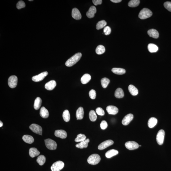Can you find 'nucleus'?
Segmentation results:
<instances>
[{
  "mask_svg": "<svg viewBox=\"0 0 171 171\" xmlns=\"http://www.w3.org/2000/svg\"><path fill=\"white\" fill-rule=\"evenodd\" d=\"M147 33L149 36L151 37L158 39L159 37V33L158 31L154 29H151L148 31Z\"/></svg>",
  "mask_w": 171,
  "mask_h": 171,
  "instance_id": "20",
  "label": "nucleus"
},
{
  "mask_svg": "<svg viewBox=\"0 0 171 171\" xmlns=\"http://www.w3.org/2000/svg\"><path fill=\"white\" fill-rule=\"evenodd\" d=\"M89 118L92 121L94 122L97 119V116L96 114L95 111L93 110H91L89 113Z\"/></svg>",
  "mask_w": 171,
  "mask_h": 171,
  "instance_id": "33",
  "label": "nucleus"
},
{
  "mask_svg": "<svg viewBox=\"0 0 171 171\" xmlns=\"http://www.w3.org/2000/svg\"><path fill=\"white\" fill-rule=\"evenodd\" d=\"M23 140L27 143L31 144L34 142V139L33 137L29 135H25L22 137Z\"/></svg>",
  "mask_w": 171,
  "mask_h": 171,
  "instance_id": "25",
  "label": "nucleus"
},
{
  "mask_svg": "<svg viewBox=\"0 0 171 171\" xmlns=\"http://www.w3.org/2000/svg\"><path fill=\"white\" fill-rule=\"evenodd\" d=\"M165 136V131L163 130H160L158 132L156 137V140L159 145H162L163 144Z\"/></svg>",
  "mask_w": 171,
  "mask_h": 171,
  "instance_id": "6",
  "label": "nucleus"
},
{
  "mask_svg": "<svg viewBox=\"0 0 171 171\" xmlns=\"http://www.w3.org/2000/svg\"><path fill=\"white\" fill-rule=\"evenodd\" d=\"M107 24V22L105 20H102L100 21L97 24L96 28L97 30H99L105 27Z\"/></svg>",
  "mask_w": 171,
  "mask_h": 171,
  "instance_id": "36",
  "label": "nucleus"
},
{
  "mask_svg": "<svg viewBox=\"0 0 171 171\" xmlns=\"http://www.w3.org/2000/svg\"><path fill=\"white\" fill-rule=\"evenodd\" d=\"M82 56L80 53H78L69 59L66 62L65 65L68 67H72L80 60Z\"/></svg>",
  "mask_w": 171,
  "mask_h": 171,
  "instance_id": "1",
  "label": "nucleus"
},
{
  "mask_svg": "<svg viewBox=\"0 0 171 171\" xmlns=\"http://www.w3.org/2000/svg\"><path fill=\"white\" fill-rule=\"evenodd\" d=\"M118 153V151L117 150L111 149L107 151L105 154V156L107 158H110L117 155Z\"/></svg>",
  "mask_w": 171,
  "mask_h": 171,
  "instance_id": "21",
  "label": "nucleus"
},
{
  "mask_svg": "<svg viewBox=\"0 0 171 171\" xmlns=\"http://www.w3.org/2000/svg\"><path fill=\"white\" fill-rule=\"evenodd\" d=\"M104 33L106 35H108L111 33V28L108 26L105 27L104 29Z\"/></svg>",
  "mask_w": 171,
  "mask_h": 171,
  "instance_id": "43",
  "label": "nucleus"
},
{
  "mask_svg": "<svg viewBox=\"0 0 171 171\" xmlns=\"http://www.w3.org/2000/svg\"><path fill=\"white\" fill-rule=\"evenodd\" d=\"M72 16L74 19L79 20L81 19V15L78 9L74 8L72 10Z\"/></svg>",
  "mask_w": 171,
  "mask_h": 171,
  "instance_id": "14",
  "label": "nucleus"
},
{
  "mask_svg": "<svg viewBox=\"0 0 171 171\" xmlns=\"http://www.w3.org/2000/svg\"><path fill=\"white\" fill-rule=\"evenodd\" d=\"M56 85V81L54 80H51L46 83L45 87L47 90H52L55 88Z\"/></svg>",
  "mask_w": 171,
  "mask_h": 171,
  "instance_id": "17",
  "label": "nucleus"
},
{
  "mask_svg": "<svg viewBox=\"0 0 171 171\" xmlns=\"http://www.w3.org/2000/svg\"><path fill=\"white\" fill-rule=\"evenodd\" d=\"M133 118V115L132 114H128L123 118L122 121L123 125H128Z\"/></svg>",
  "mask_w": 171,
  "mask_h": 171,
  "instance_id": "12",
  "label": "nucleus"
},
{
  "mask_svg": "<svg viewBox=\"0 0 171 171\" xmlns=\"http://www.w3.org/2000/svg\"><path fill=\"white\" fill-rule=\"evenodd\" d=\"M105 51V49L102 45H99L97 47L96 49V52L97 54L101 55L103 54Z\"/></svg>",
  "mask_w": 171,
  "mask_h": 171,
  "instance_id": "34",
  "label": "nucleus"
},
{
  "mask_svg": "<svg viewBox=\"0 0 171 171\" xmlns=\"http://www.w3.org/2000/svg\"><path fill=\"white\" fill-rule=\"evenodd\" d=\"M63 117L64 121L66 122H69L70 120V112L68 110H65L63 111Z\"/></svg>",
  "mask_w": 171,
  "mask_h": 171,
  "instance_id": "32",
  "label": "nucleus"
},
{
  "mask_svg": "<svg viewBox=\"0 0 171 171\" xmlns=\"http://www.w3.org/2000/svg\"><path fill=\"white\" fill-rule=\"evenodd\" d=\"M165 8L169 12H171V2L167 1L164 4Z\"/></svg>",
  "mask_w": 171,
  "mask_h": 171,
  "instance_id": "44",
  "label": "nucleus"
},
{
  "mask_svg": "<svg viewBox=\"0 0 171 171\" xmlns=\"http://www.w3.org/2000/svg\"><path fill=\"white\" fill-rule=\"evenodd\" d=\"M47 72H44L38 75L34 76L32 77V79L35 82H39L43 80L48 75Z\"/></svg>",
  "mask_w": 171,
  "mask_h": 171,
  "instance_id": "10",
  "label": "nucleus"
},
{
  "mask_svg": "<svg viewBox=\"0 0 171 171\" xmlns=\"http://www.w3.org/2000/svg\"><path fill=\"white\" fill-rule=\"evenodd\" d=\"M148 49L151 53H154L157 51L159 49L156 45L153 43H150L148 45Z\"/></svg>",
  "mask_w": 171,
  "mask_h": 171,
  "instance_id": "31",
  "label": "nucleus"
},
{
  "mask_svg": "<svg viewBox=\"0 0 171 171\" xmlns=\"http://www.w3.org/2000/svg\"><path fill=\"white\" fill-rule=\"evenodd\" d=\"M96 112L99 115L103 116L105 114L104 110L101 107H98L96 109Z\"/></svg>",
  "mask_w": 171,
  "mask_h": 171,
  "instance_id": "41",
  "label": "nucleus"
},
{
  "mask_svg": "<svg viewBox=\"0 0 171 171\" xmlns=\"http://www.w3.org/2000/svg\"><path fill=\"white\" fill-rule=\"evenodd\" d=\"M125 146L127 149L130 150L138 149L139 147L137 142L133 141H128L125 143Z\"/></svg>",
  "mask_w": 171,
  "mask_h": 171,
  "instance_id": "9",
  "label": "nucleus"
},
{
  "mask_svg": "<svg viewBox=\"0 0 171 171\" xmlns=\"http://www.w3.org/2000/svg\"><path fill=\"white\" fill-rule=\"evenodd\" d=\"M89 96L92 99H94L96 98V93L95 90H92L89 92Z\"/></svg>",
  "mask_w": 171,
  "mask_h": 171,
  "instance_id": "42",
  "label": "nucleus"
},
{
  "mask_svg": "<svg viewBox=\"0 0 171 171\" xmlns=\"http://www.w3.org/2000/svg\"><path fill=\"white\" fill-rule=\"evenodd\" d=\"M42 101L40 97H37L35 99L34 103V107L35 110L39 109L41 105Z\"/></svg>",
  "mask_w": 171,
  "mask_h": 171,
  "instance_id": "29",
  "label": "nucleus"
},
{
  "mask_svg": "<svg viewBox=\"0 0 171 171\" xmlns=\"http://www.w3.org/2000/svg\"><path fill=\"white\" fill-rule=\"evenodd\" d=\"M40 114L41 116L43 118H47L49 116V113L48 110L44 107H42L40 110Z\"/></svg>",
  "mask_w": 171,
  "mask_h": 171,
  "instance_id": "24",
  "label": "nucleus"
},
{
  "mask_svg": "<svg viewBox=\"0 0 171 171\" xmlns=\"http://www.w3.org/2000/svg\"><path fill=\"white\" fill-rule=\"evenodd\" d=\"M90 141V139L88 138L82 142H80L79 143L76 144V146L77 148L80 149L87 148L88 147V143Z\"/></svg>",
  "mask_w": 171,
  "mask_h": 171,
  "instance_id": "19",
  "label": "nucleus"
},
{
  "mask_svg": "<svg viewBox=\"0 0 171 171\" xmlns=\"http://www.w3.org/2000/svg\"><path fill=\"white\" fill-rule=\"evenodd\" d=\"M100 126L102 129L105 130L107 128L108 126V124L105 121H101V124H100Z\"/></svg>",
  "mask_w": 171,
  "mask_h": 171,
  "instance_id": "45",
  "label": "nucleus"
},
{
  "mask_svg": "<svg viewBox=\"0 0 171 171\" xmlns=\"http://www.w3.org/2000/svg\"><path fill=\"white\" fill-rule=\"evenodd\" d=\"M64 164L62 161H59L54 162L51 167L52 171H60L64 167Z\"/></svg>",
  "mask_w": 171,
  "mask_h": 171,
  "instance_id": "4",
  "label": "nucleus"
},
{
  "mask_svg": "<svg viewBox=\"0 0 171 171\" xmlns=\"http://www.w3.org/2000/svg\"><path fill=\"white\" fill-rule=\"evenodd\" d=\"M86 138V137L84 134H80L77 135L75 140L76 142H80L85 140Z\"/></svg>",
  "mask_w": 171,
  "mask_h": 171,
  "instance_id": "39",
  "label": "nucleus"
},
{
  "mask_svg": "<svg viewBox=\"0 0 171 171\" xmlns=\"http://www.w3.org/2000/svg\"><path fill=\"white\" fill-rule=\"evenodd\" d=\"M29 128L35 133L39 135H42V129L40 126L36 124H33L29 126Z\"/></svg>",
  "mask_w": 171,
  "mask_h": 171,
  "instance_id": "8",
  "label": "nucleus"
},
{
  "mask_svg": "<svg viewBox=\"0 0 171 171\" xmlns=\"http://www.w3.org/2000/svg\"><path fill=\"white\" fill-rule=\"evenodd\" d=\"M25 4L24 1H20L18 2L16 5L17 8L18 9H20L22 8H25Z\"/></svg>",
  "mask_w": 171,
  "mask_h": 171,
  "instance_id": "40",
  "label": "nucleus"
},
{
  "mask_svg": "<svg viewBox=\"0 0 171 171\" xmlns=\"http://www.w3.org/2000/svg\"><path fill=\"white\" fill-rule=\"evenodd\" d=\"M109 79L107 78H104L101 80V83L102 86L103 88H106L108 85L110 83Z\"/></svg>",
  "mask_w": 171,
  "mask_h": 171,
  "instance_id": "38",
  "label": "nucleus"
},
{
  "mask_svg": "<svg viewBox=\"0 0 171 171\" xmlns=\"http://www.w3.org/2000/svg\"><path fill=\"white\" fill-rule=\"evenodd\" d=\"M91 79V76L88 73L83 75L81 78V83L83 84H86L88 83Z\"/></svg>",
  "mask_w": 171,
  "mask_h": 171,
  "instance_id": "22",
  "label": "nucleus"
},
{
  "mask_svg": "<svg viewBox=\"0 0 171 171\" xmlns=\"http://www.w3.org/2000/svg\"><path fill=\"white\" fill-rule=\"evenodd\" d=\"M18 78L15 76L10 77L8 80V84L11 88H14L16 87L18 83Z\"/></svg>",
  "mask_w": 171,
  "mask_h": 171,
  "instance_id": "7",
  "label": "nucleus"
},
{
  "mask_svg": "<svg viewBox=\"0 0 171 171\" xmlns=\"http://www.w3.org/2000/svg\"><path fill=\"white\" fill-rule=\"evenodd\" d=\"M114 143V142L111 140H108L102 143L98 147V149L99 150H103L105 149L107 147L111 146Z\"/></svg>",
  "mask_w": 171,
  "mask_h": 171,
  "instance_id": "11",
  "label": "nucleus"
},
{
  "mask_svg": "<svg viewBox=\"0 0 171 171\" xmlns=\"http://www.w3.org/2000/svg\"><path fill=\"white\" fill-rule=\"evenodd\" d=\"M101 158L98 154H94L90 155L87 159L88 163L90 165H96L98 164L101 161Z\"/></svg>",
  "mask_w": 171,
  "mask_h": 171,
  "instance_id": "3",
  "label": "nucleus"
},
{
  "mask_svg": "<svg viewBox=\"0 0 171 171\" xmlns=\"http://www.w3.org/2000/svg\"><path fill=\"white\" fill-rule=\"evenodd\" d=\"M140 1L139 0H131L128 3V5L131 8H135L139 5Z\"/></svg>",
  "mask_w": 171,
  "mask_h": 171,
  "instance_id": "37",
  "label": "nucleus"
},
{
  "mask_svg": "<svg viewBox=\"0 0 171 171\" xmlns=\"http://www.w3.org/2000/svg\"><path fill=\"white\" fill-rule=\"evenodd\" d=\"M3 125V123L2 121H0V127H2Z\"/></svg>",
  "mask_w": 171,
  "mask_h": 171,
  "instance_id": "48",
  "label": "nucleus"
},
{
  "mask_svg": "<svg viewBox=\"0 0 171 171\" xmlns=\"http://www.w3.org/2000/svg\"><path fill=\"white\" fill-rule=\"evenodd\" d=\"M106 110L109 114L112 115H115L118 111V109L114 106H108L107 107Z\"/></svg>",
  "mask_w": 171,
  "mask_h": 171,
  "instance_id": "15",
  "label": "nucleus"
},
{
  "mask_svg": "<svg viewBox=\"0 0 171 171\" xmlns=\"http://www.w3.org/2000/svg\"><path fill=\"white\" fill-rule=\"evenodd\" d=\"M55 135L57 137L64 139L67 137V133L64 130H58L55 131Z\"/></svg>",
  "mask_w": 171,
  "mask_h": 171,
  "instance_id": "13",
  "label": "nucleus"
},
{
  "mask_svg": "<svg viewBox=\"0 0 171 171\" xmlns=\"http://www.w3.org/2000/svg\"><path fill=\"white\" fill-rule=\"evenodd\" d=\"M128 90L130 94L132 95H137L138 94V89L132 85H130L129 86Z\"/></svg>",
  "mask_w": 171,
  "mask_h": 171,
  "instance_id": "26",
  "label": "nucleus"
},
{
  "mask_svg": "<svg viewBox=\"0 0 171 171\" xmlns=\"http://www.w3.org/2000/svg\"><path fill=\"white\" fill-rule=\"evenodd\" d=\"M29 155L31 157L33 158L39 156L40 153L38 149L35 148H31L29 150Z\"/></svg>",
  "mask_w": 171,
  "mask_h": 171,
  "instance_id": "23",
  "label": "nucleus"
},
{
  "mask_svg": "<svg viewBox=\"0 0 171 171\" xmlns=\"http://www.w3.org/2000/svg\"><path fill=\"white\" fill-rule=\"evenodd\" d=\"M152 15V13L148 8H144L140 12L138 17L141 19H145L150 17Z\"/></svg>",
  "mask_w": 171,
  "mask_h": 171,
  "instance_id": "2",
  "label": "nucleus"
},
{
  "mask_svg": "<svg viewBox=\"0 0 171 171\" xmlns=\"http://www.w3.org/2000/svg\"><path fill=\"white\" fill-rule=\"evenodd\" d=\"M92 1L93 4L95 5H101L102 2V0H93Z\"/></svg>",
  "mask_w": 171,
  "mask_h": 171,
  "instance_id": "46",
  "label": "nucleus"
},
{
  "mask_svg": "<svg viewBox=\"0 0 171 171\" xmlns=\"http://www.w3.org/2000/svg\"><path fill=\"white\" fill-rule=\"evenodd\" d=\"M96 9L95 6H92L90 7L88 11H87L86 15L89 18H94V16L96 12Z\"/></svg>",
  "mask_w": 171,
  "mask_h": 171,
  "instance_id": "16",
  "label": "nucleus"
},
{
  "mask_svg": "<svg viewBox=\"0 0 171 171\" xmlns=\"http://www.w3.org/2000/svg\"><path fill=\"white\" fill-rule=\"evenodd\" d=\"M84 111L83 107H80L78 109L76 112V116L77 120L83 119L84 116Z\"/></svg>",
  "mask_w": 171,
  "mask_h": 171,
  "instance_id": "18",
  "label": "nucleus"
},
{
  "mask_svg": "<svg viewBox=\"0 0 171 171\" xmlns=\"http://www.w3.org/2000/svg\"><path fill=\"white\" fill-rule=\"evenodd\" d=\"M139 146H141V145H139Z\"/></svg>",
  "mask_w": 171,
  "mask_h": 171,
  "instance_id": "50",
  "label": "nucleus"
},
{
  "mask_svg": "<svg viewBox=\"0 0 171 171\" xmlns=\"http://www.w3.org/2000/svg\"><path fill=\"white\" fill-rule=\"evenodd\" d=\"M46 161V158L43 155H41L38 157L36 159L37 162L40 165H43L45 163Z\"/></svg>",
  "mask_w": 171,
  "mask_h": 171,
  "instance_id": "35",
  "label": "nucleus"
},
{
  "mask_svg": "<svg viewBox=\"0 0 171 171\" xmlns=\"http://www.w3.org/2000/svg\"><path fill=\"white\" fill-rule=\"evenodd\" d=\"M47 148L50 150H55L57 148V145L56 142L52 139L48 138L45 140Z\"/></svg>",
  "mask_w": 171,
  "mask_h": 171,
  "instance_id": "5",
  "label": "nucleus"
},
{
  "mask_svg": "<svg viewBox=\"0 0 171 171\" xmlns=\"http://www.w3.org/2000/svg\"><path fill=\"white\" fill-rule=\"evenodd\" d=\"M124 95V92L122 89L118 88L115 92V96L118 98H121L123 97Z\"/></svg>",
  "mask_w": 171,
  "mask_h": 171,
  "instance_id": "30",
  "label": "nucleus"
},
{
  "mask_svg": "<svg viewBox=\"0 0 171 171\" xmlns=\"http://www.w3.org/2000/svg\"><path fill=\"white\" fill-rule=\"evenodd\" d=\"M111 71L113 73L118 75L125 74L126 72L125 69L121 68H113L111 70Z\"/></svg>",
  "mask_w": 171,
  "mask_h": 171,
  "instance_id": "28",
  "label": "nucleus"
},
{
  "mask_svg": "<svg viewBox=\"0 0 171 171\" xmlns=\"http://www.w3.org/2000/svg\"><path fill=\"white\" fill-rule=\"evenodd\" d=\"M158 122V120L157 118L154 117H152L150 118L148 121V127L150 128H152L156 125Z\"/></svg>",
  "mask_w": 171,
  "mask_h": 171,
  "instance_id": "27",
  "label": "nucleus"
},
{
  "mask_svg": "<svg viewBox=\"0 0 171 171\" xmlns=\"http://www.w3.org/2000/svg\"><path fill=\"white\" fill-rule=\"evenodd\" d=\"M29 1H32V0H29Z\"/></svg>",
  "mask_w": 171,
  "mask_h": 171,
  "instance_id": "49",
  "label": "nucleus"
},
{
  "mask_svg": "<svg viewBox=\"0 0 171 171\" xmlns=\"http://www.w3.org/2000/svg\"><path fill=\"white\" fill-rule=\"evenodd\" d=\"M111 1L114 3H118L121 2L122 1L121 0H111Z\"/></svg>",
  "mask_w": 171,
  "mask_h": 171,
  "instance_id": "47",
  "label": "nucleus"
}]
</instances>
